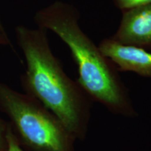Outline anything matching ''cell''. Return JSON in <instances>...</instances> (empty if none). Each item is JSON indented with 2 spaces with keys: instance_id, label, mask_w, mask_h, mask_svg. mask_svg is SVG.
<instances>
[{
  "instance_id": "cell-7",
  "label": "cell",
  "mask_w": 151,
  "mask_h": 151,
  "mask_svg": "<svg viewBox=\"0 0 151 151\" xmlns=\"http://www.w3.org/2000/svg\"><path fill=\"white\" fill-rule=\"evenodd\" d=\"M10 128V124L7 120L0 116V151H7L8 140L7 134Z\"/></svg>"
},
{
  "instance_id": "cell-9",
  "label": "cell",
  "mask_w": 151,
  "mask_h": 151,
  "mask_svg": "<svg viewBox=\"0 0 151 151\" xmlns=\"http://www.w3.org/2000/svg\"><path fill=\"white\" fill-rule=\"evenodd\" d=\"M11 42L9 40V38L7 36V34L6 32L0 31V46L1 45H10Z\"/></svg>"
},
{
  "instance_id": "cell-3",
  "label": "cell",
  "mask_w": 151,
  "mask_h": 151,
  "mask_svg": "<svg viewBox=\"0 0 151 151\" xmlns=\"http://www.w3.org/2000/svg\"><path fill=\"white\" fill-rule=\"evenodd\" d=\"M0 111L25 151H76L77 139L58 117L35 98L1 82Z\"/></svg>"
},
{
  "instance_id": "cell-6",
  "label": "cell",
  "mask_w": 151,
  "mask_h": 151,
  "mask_svg": "<svg viewBox=\"0 0 151 151\" xmlns=\"http://www.w3.org/2000/svg\"><path fill=\"white\" fill-rule=\"evenodd\" d=\"M115 6L121 11L151 4V0H112Z\"/></svg>"
},
{
  "instance_id": "cell-5",
  "label": "cell",
  "mask_w": 151,
  "mask_h": 151,
  "mask_svg": "<svg viewBox=\"0 0 151 151\" xmlns=\"http://www.w3.org/2000/svg\"><path fill=\"white\" fill-rule=\"evenodd\" d=\"M98 46L119 71H130L151 78L150 51L139 47L122 44L111 37L102 39Z\"/></svg>"
},
{
  "instance_id": "cell-10",
  "label": "cell",
  "mask_w": 151,
  "mask_h": 151,
  "mask_svg": "<svg viewBox=\"0 0 151 151\" xmlns=\"http://www.w3.org/2000/svg\"><path fill=\"white\" fill-rule=\"evenodd\" d=\"M0 31L1 32H6L4 28V26L2 24V22H1V17H0Z\"/></svg>"
},
{
  "instance_id": "cell-1",
  "label": "cell",
  "mask_w": 151,
  "mask_h": 151,
  "mask_svg": "<svg viewBox=\"0 0 151 151\" xmlns=\"http://www.w3.org/2000/svg\"><path fill=\"white\" fill-rule=\"evenodd\" d=\"M16 36L26 63L20 78L24 91L58 117L77 140L84 141L93 101L65 73L49 46L47 30L19 25Z\"/></svg>"
},
{
  "instance_id": "cell-2",
  "label": "cell",
  "mask_w": 151,
  "mask_h": 151,
  "mask_svg": "<svg viewBox=\"0 0 151 151\" xmlns=\"http://www.w3.org/2000/svg\"><path fill=\"white\" fill-rule=\"evenodd\" d=\"M80 17L75 6L55 1L37 11L34 20L38 27L51 30L67 45L78 68L77 83L92 101L117 116H137L120 71L83 31Z\"/></svg>"
},
{
  "instance_id": "cell-8",
  "label": "cell",
  "mask_w": 151,
  "mask_h": 151,
  "mask_svg": "<svg viewBox=\"0 0 151 151\" xmlns=\"http://www.w3.org/2000/svg\"><path fill=\"white\" fill-rule=\"evenodd\" d=\"M7 140H8V148L7 151H25L22 148L17 140L16 136L11 130L10 127L7 134Z\"/></svg>"
},
{
  "instance_id": "cell-4",
  "label": "cell",
  "mask_w": 151,
  "mask_h": 151,
  "mask_svg": "<svg viewBox=\"0 0 151 151\" xmlns=\"http://www.w3.org/2000/svg\"><path fill=\"white\" fill-rule=\"evenodd\" d=\"M111 37L122 44L151 51V4L122 11L118 29Z\"/></svg>"
}]
</instances>
